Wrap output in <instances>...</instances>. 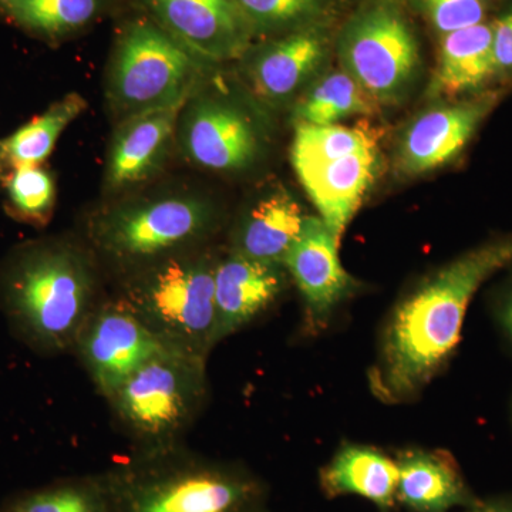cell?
<instances>
[{
  "label": "cell",
  "mask_w": 512,
  "mask_h": 512,
  "mask_svg": "<svg viewBox=\"0 0 512 512\" xmlns=\"http://www.w3.org/2000/svg\"><path fill=\"white\" fill-rule=\"evenodd\" d=\"M512 266V232L493 235L424 276L387 316L369 386L376 399H417L456 355L474 296Z\"/></svg>",
  "instance_id": "6da1fadb"
},
{
  "label": "cell",
  "mask_w": 512,
  "mask_h": 512,
  "mask_svg": "<svg viewBox=\"0 0 512 512\" xmlns=\"http://www.w3.org/2000/svg\"><path fill=\"white\" fill-rule=\"evenodd\" d=\"M107 295L96 256L76 239L26 242L0 265V311L16 338L40 355L73 353Z\"/></svg>",
  "instance_id": "7a4b0ae2"
},
{
  "label": "cell",
  "mask_w": 512,
  "mask_h": 512,
  "mask_svg": "<svg viewBox=\"0 0 512 512\" xmlns=\"http://www.w3.org/2000/svg\"><path fill=\"white\" fill-rule=\"evenodd\" d=\"M110 512H254L265 507L261 478L211 460L183 443L133 456L103 473Z\"/></svg>",
  "instance_id": "3957f363"
},
{
  "label": "cell",
  "mask_w": 512,
  "mask_h": 512,
  "mask_svg": "<svg viewBox=\"0 0 512 512\" xmlns=\"http://www.w3.org/2000/svg\"><path fill=\"white\" fill-rule=\"evenodd\" d=\"M220 225L201 195L161 194L111 204L87 224L86 242L116 281L192 249L208 247Z\"/></svg>",
  "instance_id": "277c9868"
},
{
  "label": "cell",
  "mask_w": 512,
  "mask_h": 512,
  "mask_svg": "<svg viewBox=\"0 0 512 512\" xmlns=\"http://www.w3.org/2000/svg\"><path fill=\"white\" fill-rule=\"evenodd\" d=\"M220 255L208 245L170 256L120 279L110 296L165 348L208 360L217 346L214 278Z\"/></svg>",
  "instance_id": "5b68a950"
},
{
  "label": "cell",
  "mask_w": 512,
  "mask_h": 512,
  "mask_svg": "<svg viewBox=\"0 0 512 512\" xmlns=\"http://www.w3.org/2000/svg\"><path fill=\"white\" fill-rule=\"evenodd\" d=\"M210 67L138 12L117 33L107 70V100L120 120L180 106L205 82Z\"/></svg>",
  "instance_id": "8992f818"
},
{
  "label": "cell",
  "mask_w": 512,
  "mask_h": 512,
  "mask_svg": "<svg viewBox=\"0 0 512 512\" xmlns=\"http://www.w3.org/2000/svg\"><path fill=\"white\" fill-rule=\"evenodd\" d=\"M207 399V360L165 349L107 402L134 450H156L183 443Z\"/></svg>",
  "instance_id": "52a82bcc"
},
{
  "label": "cell",
  "mask_w": 512,
  "mask_h": 512,
  "mask_svg": "<svg viewBox=\"0 0 512 512\" xmlns=\"http://www.w3.org/2000/svg\"><path fill=\"white\" fill-rule=\"evenodd\" d=\"M342 69L377 106L402 103L420 73V43L402 0H365L336 37Z\"/></svg>",
  "instance_id": "ba28073f"
},
{
  "label": "cell",
  "mask_w": 512,
  "mask_h": 512,
  "mask_svg": "<svg viewBox=\"0 0 512 512\" xmlns=\"http://www.w3.org/2000/svg\"><path fill=\"white\" fill-rule=\"evenodd\" d=\"M262 136L261 127L244 107L204 82L181 109L175 146L202 170L237 173L261 157Z\"/></svg>",
  "instance_id": "9c48e42d"
},
{
  "label": "cell",
  "mask_w": 512,
  "mask_h": 512,
  "mask_svg": "<svg viewBox=\"0 0 512 512\" xmlns=\"http://www.w3.org/2000/svg\"><path fill=\"white\" fill-rule=\"evenodd\" d=\"M508 90L497 87L466 99L440 101L421 113L400 136L394 156L397 173L419 177L456 161Z\"/></svg>",
  "instance_id": "30bf717a"
},
{
  "label": "cell",
  "mask_w": 512,
  "mask_h": 512,
  "mask_svg": "<svg viewBox=\"0 0 512 512\" xmlns=\"http://www.w3.org/2000/svg\"><path fill=\"white\" fill-rule=\"evenodd\" d=\"M165 349L133 313L107 295L83 326L73 353L107 400L128 377Z\"/></svg>",
  "instance_id": "8fae6325"
},
{
  "label": "cell",
  "mask_w": 512,
  "mask_h": 512,
  "mask_svg": "<svg viewBox=\"0 0 512 512\" xmlns=\"http://www.w3.org/2000/svg\"><path fill=\"white\" fill-rule=\"evenodd\" d=\"M192 56L211 64L239 60L254 43L237 0H133Z\"/></svg>",
  "instance_id": "7c38bea8"
},
{
  "label": "cell",
  "mask_w": 512,
  "mask_h": 512,
  "mask_svg": "<svg viewBox=\"0 0 512 512\" xmlns=\"http://www.w3.org/2000/svg\"><path fill=\"white\" fill-rule=\"evenodd\" d=\"M339 247L325 222L306 215L301 234L286 255L284 266L301 293L309 335L328 329L340 305L359 289V282L340 262Z\"/></svg>",
  "instance_id": "4fadbf2b"
},
{
  "label": "cell",
  "mask_w": 512,
  "mask_h": 512,
  "mask_svg": "<svg viewBox=\"0 0 512 512\" xmlns=\"http://www.w3.org/2000/svg\"><path fill=\"white\" fill-rule=\"evenodd\" d=\"M332 42L329 22L259 40L239 59L242 74L256 99L282 106L318 76Z\"/></svg>",
  "instance_id": "5bb4252c"
},
{
  "label": "cell",
  "mask_w": 512,
  "mask_h": 512,
  "mask_svg": "<svg viewBox=\"0 0 512 512\" xmlns=\"http://www.w3.org/2000/svg\"><path fill=\"white\" fill-rule=\"evenodd\" d=\"M285 266L256 261L229 251L215 268V315L218 343L261 318L288 288Z\"/></svg>",
  "instance_id": "9a60e30c"
},
{
  "label": "cell",
  "mask_w": 512,
  "mask_h": 512,
  "mask_svg": "<svg viewBox=\"0 0 512 512\" xmlns=\"http://www.w3.org/2000/svg\"><path fill=\"white\" fill-rule=\"evenodd\" d=\"M184 104L121 120L107 160V190H128L150 180L161 170L175 144L178 117Z\"/></svg>",
  "instance_id": "2e32d148"
},
{
  "label": "cell",
  "mask_w": 512,
  "mask_h": 512,
  "mask_svg": "<svg viewBox=\"0 0 512 512\" xmlns=\"http://www.w3.org/2000/svg\"><path fill=\"white\" fill-rule=\"evenodd\" d=\"M379 163L377 148L328 163L293 167L318 217L339 242L375 183Z\"/></svg>",
  "instance_id": "e0dca14e"
},
{
  "label": "cell",
  "mask_w": 512,
  "mask_h": 512,
  "mask_svg": "<svg viewBox=\"0 0 512 512\" xmlns=\"http://www.w3.org/2000/svg\"><path fill=\"white\" fill-rule=\"evenodd\" d=\"M399 466L397 504L412 512H450L471 508L481 498L457 463L456 457L440 448L412 447L396 456Z\"/></svg>",
  "instance_id": "ac0fdd59"
},
{
  "label": "cell",
  "mask_w": 512,
  "mask_h": 512,
  "mask_svg": "<svg viewBox=\"0 0 512 512\" xmlns=\"http://www.w3.org/2000/svg\"><path fill=\"white\" fill-rule=\"evenodd\" d=\"M497 89L490 22L440 36L436 69L427 96L436 101L466 99Z\"/></svg>",
  "instance_id": "d6986e66"
},
{
  "label": "cell",
  "mask_w": 512,
  "mask_h": 512,
  "mask_svg": "<svg viewBox=\"0 0 512 512\" xmlns=\"http://www.w3.org/2000/svg\"><path fill=\"white\" fill-rule=\"evenodd\" d=\"M319 485L328 498L355 495L380 512H392L397 505L399 466L396 458L375 446L343 443L320 468Z\"/></svg>",
  "instance_id": "ffe728a7"
},
{
  "label": "cell",
  "mask_w": 512,
  "mask_h": 512,
  "mask_svg": "<svg viewBox=\"0 0 512 512\" xmlns=\"http://www.w3.org/2000/svg\"><path fill=\"white\" fill-rule=\"evenodd\" d=\"M305 218L301 205L288 191L269 192L238 222L229 251L256 261L284 265Z\"/></svg>",
  "instance_id": "44dd1931"
},
{
  "label": "cell",
  "mask_w": 512,
  "mask_h": 512,
  "mask_svg": "<svg viewBox=\"0 0 512 512\" xmlns=\"http://www.w3.org/2000/svg\"><path fill=\"white\" fill-rule=\"evenodd\" d=\"M109 0H0V18L46 40H60L89 28Z\"/></svg>",
  "instance_id": "7402d4cb"
},
{
  "label": "cell",
  "mask_w": 512,
  "mask_h": 512,
  "mask_svg": "<svg viewBox=\"0 0 512 512\" xmlns=\"http://www.w3.org/2000/svg\"><path fill=\"white\" fill-rule=\"evenodd\" d=\"M86 109V100L77 93L67 94L55 101L40 116L0 141V164L13 170L45 163L63 131Z\"/></svg>",
  "instance_id": "603a6c76"
},
{
  "label": "cell",
  "mask_w": 512,
  "mask_h": 512,
  "mask_svg": "<svg viewBox=\"0 0 512 512\" xmlns=\"http://www.w3.org/2000/svg\"><path fill=\"white\" fill-rule=\"evenodd\" d=\"M377 104L345 70L323 74L293 109L295 126H335L355 116L375 113Z\"/></svg>",
  "instance_id": "cb8c5ba5"
},
{
  "label": "cell",
  "mask_w": 512,
  "mask_h": 512,
  "mask_svg": "<svg viewBox=\"0 0 512 512\" xmlns=\"http://www.w3.org/2000/svg\"><path fill=\"white\" fill-rule=\"evenodd\" d=\"M2 512H110L103 473L64 478L15 495Z\"/></svg>",
  "instance_id": "d4e9b609"
},
{
  "label": "cell",
  "mask_w": 512,
  "mask_h": 512,
  "mask_svg": "<svg viewBox=\"0 0 512 512\" xmlns=\"http://www.w3.org/2000/svg\"><path fill=\"white\" fill-rule=\"evenodd\" d=\"M254 42L330 22L333 0H237Z\"/></svg>",
  "instance_id": "484cf974"
},
{
  "label": "cell",
  "mask_w": 512,
  "mask_h": 512,
  "mask_svg": "<svg viewBox=\"0 0 512 512\" xmlns=\"http://www.w3.org/2000/svg\"><path fill=\"white\" fill-rule=\"evenodd\" d=\"M376 131L367 127L296 126L292 144L295 165L322 164L339 158L377 150Z\"/></svg>",
  "instance_id": "4316f807"
},
{
  "label": "cell",
  "mask_w": 512,
  "mask_h": 512,
  "mask_svg": "<svg viewBox=\"0 0 512 512\" xmlns=\"http://www.w3.org/2000/svg\"><path fill=\"white\" fill-rule=\"evenodd\" d=\"M10 214L19 221L43 227L56 205V184L52 174L40 165L13 168L6 181Z\"/></svg>",
  "instance_id": "83f0119b"
},
{
  "label": "cell",
  "mask_w": 512,
  "mask_h": 512,
  "mask_svg": "<svg viewBox=\"0 0 512 512\" xmlns=\"http://www.w3.org/2000/svg\"><path fill=\"white\" fill-rule=\"evenodd\" d=\"M511 0H412L439 36L490 22Z\"/></svg>",
  "instance_id": "f1b7e54d"
},
{
  "label": "cell",
  "mask_w": 512,
  "mask_h": 512,
  "mask_svg": "<svg viewBox=\"0 0 512 512\" xmlns=\"http://www.w3.org/2000/svg\"><path fill=\"white\" fill-rule=\"evenodd\" d=\"M495 86L512 87V0L491 20Z\"/></svg>",
  "instance_id": "f546056e"
},
{
  "label": "cell",
  "mask_w": 512,
  "mask_h": 512,
  "mask_svg": "<svg viewBox=\"0 0 512 512\" xmlns=\"http://www.w3.org/2000/svg\"><path fill=\"white\" fill-rule=\"evenodd\" d=\"M507 278L503 279L488 296V311L505 348L512 355V266Z\"/></svg>",
  "instance_id": "4dcf8cb0"
},
{
  "label": "cell",
  "mask_w": 512,
  "mask_h": 512,
  "mask_svg": "<svg viewBox=\"0 0 512 512\" xmlns=\"http://www.w3.org/2000/svg\"><path fill=\"white\" fill-rule=\"evenodd\" d=\"M467 512H512V494L481 500L474 507L467 508Z\"/></svg>",
  "instance_id": "1f68e13d"
},
{
  "label": "cell",
  "mask_w": 512,
  "mask_h": 512,
  "mask_svg": "<svg viewBox=\"0 0 512 512\" xmlns=\"http://www.w3.org/2000/svg\"><path fill=\"white\" fill-rule=\"evenodd\" d=\"M254 512H269V511H268V510H266V507H264V508H261V510L254 511Z\"/></svg>",
  "instance_id": "d6a6232c"
},
{
  "label": "cell",
  "mask_w": 512,
  "mask_h": 512,
  "mask_svg": "<svg viewBox=\"0 0 512 512\" xmlns=\"http://www.w3.org/2000/svg\"><path fill=\"white\" fill-rule=\"evenodd\" d=\"M510 410H511V421H512V397H511V407H510Z\"/></svg>",
  "instance_id": "836d02e7"
},
{
  "label": "cell",
  "mask_w": 512,
  "mask_h": 512,
  "mask_svg": "<svg viewBox=\"0 0 512 512\" xmlns=\"http://www.w3.org/2000/svg\"><path fill=\"white\" fill-rule=\"evenodd\" d=\"M0 167H2V164H0Z\"/></svg>",
  "instance_id": "e575fe53"
},
{
  "label": "cell",
  "mask_w": 512,
  "mask_h": 512,
  "mask_svg": "<svg viewBox=\"0 0 512 512\" xmlns=\"http://www.w3.org/2000/svg\"><path fill=\"white\" fill-rule=\"evenodd\" d=\"M0 512H2V511H0Z\"/></svg>",
  "instance_id": "d590c367"
}]
</instances>
